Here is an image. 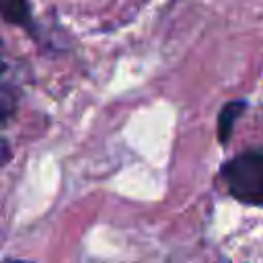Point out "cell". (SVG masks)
<instances>
[{
	"instance_id": "1",
	"label": "cell",
	"mask_w": 263,
	"mask_h": 263,
	"mask_svg": "<svg viewBox=\"0 0 263 263\" xmlns=\"http://www.w3.org/2000/svg\"><path fill=\"white\" fill-rule=\"evenodd\" d=\"M228 193L247 205L263 208V148H249L220 168Z\"/></svg>"
},
{
	"instance_id": "2",
	"label": "cell",
	"mask_w": 263,
	"mask_h": 263,
	"mask_svg": "<svg viewBox=\"0 0 263 263\" xmlns=\"http://www.w3.org/2000/svg\"><path fill=\"white\" fill-rule=\"evenodd\" d=\"M247 109V101L245 99H236V101H230L222 107L220 115H218V140L220 144H226L230 138H232V132H234V123L238 121V117L242 115V111Z\"/></svg>"
},
{
	"instance_id": "3",
	"label": "cell",
	"mask_w": 263,
	"mask_h": 263,
	"mask_svg": "<svg viewBox=\"0 0 263 263\" xmlns=\"http://www.w3.org/2000/svg\"><path fill=\"white\" fill-rule=\"evenodd\" d=\"M0 16L12 25H29L31 10L27 0H0Z\"/></svg>"
},
{
	"instance_id": "4",
	"label": "cell",
	"mask_w": 263,
	"mask_h": 263,
	"mask_svg": "<svg viewBox=\"0 0 263 263\" xmlns=\"http://www.w3.org/2000/svg\"><path fill=\"white\" fill-rule=\"evenodd\" d=\"M4 68V53H2V41H0V70Z\"/></svg>"
},
{
	"instance_id": "5",
	"label": "cell",
	"mask_w": 263,
	"mask_h": 263,
	"mask_svg": "<svg viewBox=\"0 0 263 263\" xmlns=\"http://www.w3.org/2000/svg\"><path fill=\"white\" fill-rule=\"evenodd\" d=\"M8 263H27V261H8Z\"/></svg>"
}]
</instances>
